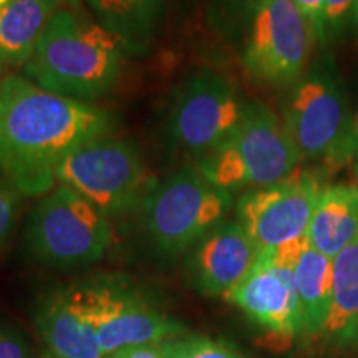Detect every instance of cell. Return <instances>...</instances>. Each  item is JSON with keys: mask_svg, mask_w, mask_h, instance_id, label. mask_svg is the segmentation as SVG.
I'll use <instances>...</instances> for the list:
<instances>
[{"mask_svg": "<svg viewBox=\"0 0 358 358\" xmlns=\"http://www.w3.org/2000/svg\"><path fill=\"white\" fill-rule=\"evenodd\" d=\"M232 206L231 192L214 186L198 166H182L158 185L140 208L146 243L156 256H185L219 226Z\"/></svg>", "mask_w": 358, "mask_h": 358, "instance_id": "obj_4", "label": "cell"}, {"mask_svg": "<svg viewBox=\"0 0 358 358\" xmlns=\"http://www.w3.org/2000/svg\"><path fill=\"white\" fill-rule=\"evenodd\" d=\"M40 358H53V357H50V355H48V353H43V355H42V357H40Z\"/></svg>", "mask_w": 358, "mask_h": 358, "instance_id": "obj_29", "label": "cell"}, {"mask_svg": "<svg viewBox=\"0 0 358 358\" xmlns=\"http://www.w3.org/2000/svg\"><path fill=\"white\" fill-rule=\"evenodd\" d=\"M62 0H0V75L30 60Z\"/></svg>", "mask_w": 358, "mask_h": 358, "instance_id": "obj_15", "label": "cell"}, {"mask_svg": "<svg viewBox=\"0 0 358 358\" xmlns=\"http://www.w3.org/2000/svg\"><path fill=\"white\" fill-rule=\"evenodd\" d=\"M82 289L90 320L105 355L133 345L161 343L187 332L181 322L128 285L96 282Z\"/></svg>", "mask_w": 358, "mask_h": 358, "instance_id": "obj_11", "label": "cell"}, {"mask_svg": "<svg viewBox=\"0 0 358 358\" xmlns=\"http://www.w3.org/2000/svg\"><path fill=\"white\" fill-rule=\"evenodd\" d=\"M161 348L166 358H248L224 340L189 332L164 340Z\"/></svg>", "mask_w": 358, "mask_h": 358, "instance_id": "obj_20", "label": "cell"}, {"mask_svg": "<svg viewBox=\"0 0 358 358\" xmlns=\"http://www.w3.org/2000/svg\"><path fill=\"white\" fill-rule=\"evenodd\" d=\"M123 53L122 42L96 20L60 7L25 64V77L45 92L90 103L113 90Z\"/></svg>", "mask_w": 358, "mask_h": 358, "instance_id": "obj_2", "label": "cell"}, {"mask_svg": "<svg viewBox=\"0 0 358 358\" xmlns=\"http://www.w3.org/2000/svg\"><path fill=\"white\" fill-rule=\"evenodd\" d=\"M58 182L108 217L140 211L158 185L138 148L108 134L75 150L58 169Z\"/></svg>", "mask_w": 358, "mask_h": 358, "instance_id": "obj_6", "label": "cell"}, {"mask_svg": "<svg viewBox=\"0 0 358 358\" xmlns=\"http://www.w3.org/2000/svg\"><path fill=\"white\" fill-rule=\"evenodd\" d=\"M24 237L38 262L57 271H78L105 259L113 227L111 217L58 182L30 211Z\"/></svg>", "mask_w": 358, "mask_h": 358, "instance_id": "obj_5", "label": "cell"}, {"mask_svg": "<svg viewBox=\"0 0 358 358\" xmlns=\"http://www.w3.org/2000/svg\"><path fill=\"white\" fill-rule=\"evenodd\" d=\"M98 24L123 45L124 52L150 48L166 0H85Z\"/></svg>", "mask_w": 358, "mask_h": 358, "instance_id": "obj_17", "label": "cell"}, {"mask_svg": "<svg viewBox=\"0 0 358 358\" xmlns=\"http://www.w3.org/2000/svg\"><path fill=\"white\" fill-rule=\"evenodd\" d=\"M111 128L106 110L7 75L0 82V178L24 198H42L58 185L64 161Z\"/></svg>", "mask_w": 358, "mask_h": 358, "instance_id": "obj_1", "label": "cell"}, {"mask_svg": "<svg viewBox=\"0 0 358 358\" xmlns=\"http://www.w3.org/2000/svg\"><path fill=\"white\" fill-rule=\"evenodd\" d=\"M358 158V108L353 113L348 115L343 131L335 143V146L330 150V153L325 156L322 164L327 173L338 171L345 168Z\"/></svg>", "mask_w": 358, "mask_h": 358, "instance_id": "obj_21", "label": "cell"}, {"mask_svg": "<svg viewBox=\"0 0 358 358\" xmlns=\"http://www.w3.org/2000/svg\"><path fill=\"white\" fill-rule=\"evenodd\" d=\"M352 171H353V176H355L357 182H358V158L352 163Z\"/></svg>", "mask_w": 358, "mask_h": 358, "instance_id": "obj_27", "label": "cell"}, {"mask_svg": "<svg viewBox=\"0 0 358 358\" xmlns=\"http://www.w3.org/2000/svg\"><path fill=\"white\" fill-rule=\"evenodd\" d=\"M307 243L308 236H303L279 249L259 252L249 274L226 295L250 322L287 342L302 330L294 264Z\"/></svg>", "mask_w": 358, "mask_h": 358, "instance_id": "obj_8", "label": "cell"}, {"mask_svg": "<svg viewBox=\"0 0 358 358\" xmlns=\"http://www.w3.org/2000/svg\"><path fill=\"white\" fill-rule=\"evenodd\" d=\"M259 257L241 222L222 221L186 254V271L196 292L219 297L236 289Z\"/></svg>", "mask_w": 358, "mask_h": 358, "instance_id": "obj_13", "label": "cell"}, {"mask_svg": "<svg viewBox=\"0 0 358 358\" xmlns=\"http://www.w3.org/2000/svg\"><path fill=\"white\" fill-rule=\"evenodd\" d=\"M322 337L332 345L358 340V237L334 257L332 301Z\"/></svg>", "mask_w": 358, "mask_h": 358, "instance_id": "obj_19", "label": "cell"}, {"mask_svg": "<svg viewBox=\"0 0 358 358\" xmlns=\"http://www.w3.org/2000/svg\"><path fill=\"white\" fill-rule=\"evenodd\" d=\"M248 105L226 78L201 71L179 90L169 116V136L182 151L203 158L234 131Z\"/></svg>", "mask_w": 358, "mask_h": 358, "instance_id": "obj_10", "label": "cell"}, {"mask_svg": "<svg viewBox=\"0 0 358 358\" xmlns=\"http://www.w3.org/2000/svg\"><path fill=\"white\" fill-rule=\"evenodd\" d=\"M301 159L279 116L267 106L249 103L234 131L196 161V166L214 186L232 194L284 181L297 171Z\"/></svg>", "mask_w": 358, "mask_h": 358, "instance_id": "obj_3", "label": "cell"}, {"mask_svg": "<svg viewBox=\"0 0 358 358\" xmlns=\"http://www.w3.org/2000/svg\"><path fill=\"white\" fill-rule=\"evenodd\" d=\"M308 241L329 259L358 237V185L325 186L313 209Z\"/></svg>", "mask_w": 358, "mask_h": 358, "instance_id": "obj_16", "label": "cell"}, {"mask_svg": "<svg viewBox=\"0 0 358 358\" xmlns=\"http://www.w3.org/2000/svg\"><path fill=\"white\" fill-rule=\"evenodd\" d=\"M0 358H38L34 345L20 327L0 322Z\"/></svg>", "mask_w": 358, "mask_h": 358, "instance_id": "obj_23", "label": "cell"}, {"mask_svg": "<svg viewBox=\"0 0 358 358\" xmlns=\"http://www.w3.org/2000/svg\"><path fill=\"white\" fill-rule=\"evenodd\" d=\"M352 22H358V0H327L322 19V37L325 30L338 32Z\"/></svg>", "mask_w": 358, "mask_h": 358, "instance_id": "obj_24", "label": "cell"}, {"mask_svg": "<svg viewBox=\"0 0 358 358\" xmlns=\"http://www.w3.org/2000/svg\"><path fill=\"white\" fill-rule=\"evenodd\" d=\"M313 35L294 0H259L243 55L245 70L268 85L295 82L310 57Z\"/></svg>", "mask_w": 358, "mask_h": 358, "instance_id": "obj_7", "label": "cell"}, {"mask_svg": "<svg viewBox=\"0 0 358 358\" xmlns=\"http://www.w3.org/2000/svg\"><path fill=\"white\" fill-rule=\"evenodd\" d=\"M294 280L301 303V335L322 337L332 301L334 259L313 249L308 241L294 264Z\"/></svg>", "mask_w": 358, "mask_h": 358, "instance_id": "obj_18", "label": "cell"}, {"mask_svg": "<svg viewBox=\"0 0 358 358\" xmlns=\"http://www.w3.org/2000/svg\"><path fill=\"white\" fill-rule=\"evenodd\" d=\"M66 2H69L70 6H75V3H78V0H66Z\"/></svg>", "mask_w": 358, "mask_h": 358, "instance_id": "obj_28", "label": "cell"}, {"mask_svg": "<svg viewBox=\"0 0 358 358\" xmlns=\"http://www.w3.org/2000/svg\"><path fill=\"white\" fill-rule=\"evenodd\" d=\"M259 0H219L217 8L222 13H237L243 8H248V12H250V17H252L254 10H256Z\"/></svg>", "mask_w": 358, "mask_h": 358, "instance_id": "obj_26", "label": "cell"}, {"mask_svg": "<svg viewBox=\"0 0 358 358\" xmlns=\"http://www.w3.org/2000/svg\"><path fill=\"white\" fill-rule=\"evenodd\" d=\"M22 198L24 196L15 187L0 178V250L7 244L8 237L19 221Z\"/></svg>", "mask_w": 358, "mask_h": 358, "instance_id": "obj_22", "label": "cell"}, {"mask_svg": "<svg viewBox=\"0 0 358 358\" xmlns=\"http://www.w3.org/2000/svg\"><path fill=\"white\" fill-rule=\"evenodd\" d=\"M324 182L317 173L299 168L284 181L250 189L237 201V221L259 252L274 250L307 236Z\"/></svg>", "mask_w": 358, "mask_h": 358, "instance_id": "obj_9", "label": "cell"}, {"mask_svg": "<svg viewBox=\"0 0 358 358\" xmlns=\"http://www.w3.org/2000/svg\"><path fill=\"white\" fill-rule=\"evenodd\" d=\"M343 93L329 75L313 73L301 80L284 110V124L301 158L324 161L343 131L347 118Z\"/></svg>", "mask_w": 358, "mask_h": 358, "instance_id": "obj_12", "label": "cell"}, {"mask_svg": "<svg viewBox=\"0 0 358 358\" xmlns=\"http://www.w3.org/2000/svg\"><path fill=\"white\" fill-rule=\"evenodd\" d=\"M105 358H166L161 343H145V345H133L122 350L110 353Z\"/></svg>", "mask_w": 358, "mask_h": 358, "instance_id": "obj_25", "label": "cell"}, {"mask_svg": "<svg viewBox=\"0 0 358 358\" xmlns=\"http://www.w3.org/2000/svg\"><path fill=\"white\" fill-rule=\"evenodd\" d=\"M34 325L53 358H105L90 320L82 287L60 289L42 297L34 310Z\"/></svg>", "mask_w": 358, "mask_h": 358, "instance_id": "obj_14", "label": "cell"}]
</instances>
